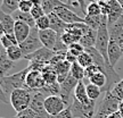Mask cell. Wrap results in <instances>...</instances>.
Returning a JSON list of instances; mask_svg holds the SVG:
<instances>
[{
  "mask_svg": "<svg viewBox=\"0 0 123 118\" xmlns=\"http://www.w3.org/2000/svg\"><path fill=\"white\" fill-rule=\"evenodd\" d=\"M119 112L123 116V100L120 102V105H119Z\"/></svg>",
  "mask_w": 123,
  "mask_h": 118,
  "instance_id": "46",
  "label": "cell"
},
{
  "mask_svg": "<svg viewBox=\"0 0 123 118\" xmlns=\"http://www.w3.org/2000/svg\"><path fill=\"white\" fill-rule=\"evenodd\" d=\"M108 60H110V64L112 67H115V65L117 64V61L122 58L123 56V49L120 47L117 43H115L114 41H110V44H108Z\"/></svg>",
  "mask_w": 123,
  "mask_h": 118,
  "instance_id": "16",
  "label": "cell"
},
{
  "mask_svg": "<svg viewBox=\"0 0 123 118\" xmlns=\"http://www.w3.org/2000/svg\"><path fill=\"white\" fill-rule=\"evenodd\" d=\"M31 31H32V27L29 26L27 24H25V23H23V22H19V21L15 22L14 35H15V38L17 40L18 44L24 42L29 38V35L31 34Z\"/></svg>",
  "mask_w": 123,
  "mask_h": 118,
  "instance_id": "15",
  "label": "cell"
},
{
  "mask_svg": "<svg viewBox=\"0 0 123 118\" xmlns=\"http://www.w3.org/2000/svg\"><path fill=\"white\" fill-rule=\"evenodd\" d=\"M80 81L75 79L72 75H68L67 79L61 84V93H59V96L62 99L64 100V102L66 103L67 107H70L68 103H70V99H71V96H72V92L75 90L76 85L79 83Z\"/></svg>",
  "mask_w": 123,
  "mask_h": 118,
  "instance_id": "10",
  "label": "cell"
},
{
  "mask_svg": "<svg viewBox=\"0 0 123 118\" xmlns=\"http://www.w3.org/2000/svg\"><path fill=\"white\" fill-rule=\"evenodd\" d=\"M70 74L72 75L75 79H78V81H82V79L86 77V75H84V68L82 67V66H80L78 62L72 64Z\"/></svg>",
  "mask_w": 123,
  "mask_h": 118,
  "instance_id": "31",
  "label": "cell"
},
{
  "mask_svg": "<svg viewBox=\"0 0 123 118\" xmlns=\"http://www.w3.org/2000/svg\"><path fill=\"white\" fill-rule=\"evenodd\" d=\"M71 111L74 118H93L96 115V101H92L89 105H83L73 98L70 106Z\"/></svg>",
  "mask_w": 123,
  "mask_h": 118,
  "instance_id": "5",
  "label": "cell"
},
{
  "mask_svg": "<svg viewBox=\"0 0 123 118\" xmlns=\"http://www.w3.org/2000/svg\"><path fill=\"white\" fill-rule=\"evenodd\" d=\"M66 108L67 106L59 96H48L44 100V110L50 117L59 115Z\"/></svg>",
  "mask_w": 123,
  "mask_h": 118,
  "instance_id": "7",
  "label": "cell"
},
{
  "mask_svg": "<svg viewBox=\"0 0 123 118\" xmlns=\"http://www.w3.org/2000/svg\"><path fill=\"white\" fill-rule=\"evenodd\" d=\"M0 23L5 28L6 34H14V27H15V19L12 15L4 13L0 9Z\"/></svg>",
  "mask_w": 123,
  "mask_h": 118,
  "instance_id": "20",
  "label": "cell"
},
{
  "mask_svg": "<svg viewBox=\"0 0 123 118\" xmlns=\"http://www.w3.org/2000/svg\"><path fill=\"white\" fill-rule=\"evenodd\" d=\"M31 100H32V92L27 89H17L9 94L10 105L16 112H21L23 110L30 108Z\"/></svg>",
  "mask_w": 123,
  "mask_h": 118,
  "instance_id": "4",
  "label": "cell"
},
{
  "mask_svg": "<svg viewBox=\"0 0 123 118\" xmlns=\"http://www.w3.org/2000/svg\"><path fill=\"white\" fill-rule=\"evenodd\" d=\"M116 1H117V2H120V4L123 6V0H116Z\"/></svg>",
  "mask_w": 123,
  "mask_h": 118,
  "instance_id": "49",
  "label": "cell"
},
{
  "mask_svg": "<svg viewBox=\"0 0 123 118\" xmlns=\"http://www.w3.org/2000/svg\"><path fill=\"white\" fill-rule=\"evenodd\" d=\"M48 16H49V21H50V28L53 31H55L61 36L65 32L66 27H67V24L65 22H63L55 13H50Z\"/></svg>",
  "mask_w": 123,
  "mask_h": 118,
  "instance_id": "18",
  "label": "cell"
},
{
  "mask_svg": "<svg viewBox=\"0 0 123 118\" xmlns=\"http://www.w3.org/2000/svg\"><path fill=\"white\" fill-rule=\"evenodd\" d=\"M76 62H78L80 66H82L83 68H87V67H89L90 65L93 64V60H92L91 56H90L87 51H84V52H82L79 57H78Z\"/></svg>",
  "mask_w": 123,
  "mask_h": 118,
  "instance_id": "33",
  "label": "cell"
},
{
  "mask_svg": "<svg viewBox=\"0 0 123 118\" xmlns=\"http://www.w3.org/2000/svg\"><path fill=\"white\" fill-rule=\"evenodd\" d=\"M110 41L111 39H110V32H108V24H107V16H104L100 27L97 31V40L95 48L103 56V58L105 59V61L108 65H111L110 60H108V53H107Z\"/></svg>",
  "mask_w": 123,
  "mask_h": 118,
  "instance_id": "3",
  "label": "cell"
},
{
  "mask_svg": "<svg viewBox=\"0 0 123 118\" xmlns=\"http://www.w3.org/2000/svg\"><path fill=\"white\" fill-rule=\"evenodd\" d=\"M96 40H97V31H93L90 28V30L81 38L80 43L83 45L84 49L95 48V45H96Z\"/></svg>",
  "mask_w": 123,
  "mask_h": 118,
  "instance_id": "23",
  "label": "cell"
},
{
  "mask_svg": "<svg viewBox=\"0 0 123 118\" xmlns=\"http://www.w3.org/2000/svg\"><path fill=\"white\" fill-rule=\"evenodd\" d=\"M55 55H56L55 51L42 47V48H40L39 50H37L35 52L31 53L29 56H25L24 59H25V60H29L30 62H32V61H41V62L49 64Z\"/></svg>",
  "mask_w": 123,
  "mask_h": 118,
  "instance_id": "12",
  "label": "cell"
},
{
  "mask_svg": "<svg viewBox=\"0 0 123 118\" xmlns=\"http://www.w3.org/2000/svg\"><path fill=\"white\" fill-rule=\"evenodd\" d=\"M18 45H19V48L22 50L24 57L35 52L40 48H42V43H41V41L39 39V35H38V30L35 27H33L32 31H31V34L29 35V38L24 42L18 44Z\"/></svg>",
  "mask_w": 123,
  "mask_h": 118,
  "instance_id": "6",
  "label": "cell"
},
{
  "mask_svg": "<svg viewBox=\"0 0 123 118\" xmlns=\"http://www.w3.org/2000/svg\"><path fill=\"white\" fill-rule=\"evenodd\" d=\"M121 100L112 93V91H106L105 96L101 100L99 107L96 110V115L93 118H107L110 115L119 111V105Z\"/></svg>",
  "mask_w": 123,
  "mask_h": 118,
  "instance_id": "2",
  "label": "cell"
},
{
  "mask_svg": "<svg viewBox=\"0 0 123 118\" xmlns=\"http://www.w3.org/2000/svg\"><path fill=\"white\" fill-rule=\"evenodd\" d=\"M49 118H51V117H50V116H49Z\"/></svg>",
  "mask_w": 123,
  "mask_h": 118,
  "instance_id": "51",
  "label": "cell"
},
{
  "mask_svg": "<svg viewBox=\"0 0 123 118\" xmlns=\"http://www.w3.org/2000/svg\"><path fill=\"white\" fill-rule=\"evenodd\" d=\"M0 43L2 45V48L5 50H7L8 48L13 47V45H18V42L14 34H4L0 38Z\"/></svg>",
  "mask_w": 123,
  "mask_h": 118,
  "instance_id": "30",
  "label": "cell"
},
{
  "mask_svg": "<svg viewBox=\"0 0 123 118\" xmlns=\"http://www.w3.org/2000/svg\"><path fill=\"white\" fill-rule=\"evenodd\" d=\"M51 118H74V117H73V114H72V111H71V108L67 107V108H66L65 110H63L59 115L55 116V117H51Z\"/></svg>",
  "mask_w": 123,
  "mask_h": 118,
  "instance_id": "43",
  "label": "cell"
},
{
  "mask_svg": "<svg viewBox=\"0 0 123 118\" xmlns=\"http://www.w3.org/2000/svg\"><path fill=\"white\" fill-rule=\"evenodd\" d=\"M25 85L27 90L31 91L43 89L46 86V83H44L42 73L38 70H30L25 77Z\"/></svg>",
  "mask_w": 123,
  "mask_h": 118,
  "instance_id": "9",
  "label": "cell"
},
{
  "mask_svg": "<svg viewBox=\"0 0 123 118\" xmlns=\"http://www.w3.org/2000/svg\"><path fill=\"white\" fill-rule=\"evenodd\" d=\"M54 13L61 18L66 24H74V23H83V17H80L79 15L72 10V7L66 5L63 7H57L54 10Z\"/></svg>",
  "mask_w": 123,
  "mask_h": 118,
  "instance_id": "8",
  "label": "cell"
},
{
  "mask_svg": "<svg viewBox=\"0 0 123 118\" xmlns=\"http://www.w3.org/2000/svg\"><path fill=\"white\" fill-rule=\"evenodd\" d=\"M108 32L110 39L123 49V16L119 18L113 25L108 26Z\"/></svg>",
  "mask_w": 123,
  "mask_h": 118,
  "instance_id": "13",
  "label": "cell"
},
{
  "mask_svg": "<svg viewBox=\"0 0 123 118\" xmlns=\"http://www.w3.org/2000/svg\"><path fill=\"white\" fill-rule=\"evenodd\" d=\"M12 16H13V18L15 19V22H16V21H19V22H23V23H25V24H27V25L31 26L32 28L35 27V19L32 17L31 13H23V11L16 10Z\"/></svg>",
  "mask_w": 123,
  "mask_h": 118,
  "instance_id": "24",
  "label": "cell"
},
{
  "mask_svg": "<svg viewBox=\"0 0 123 118\" xmlns=\"http://www.w3.org/2000/svg\"><path fill=\"white\" fill-rule=\"evenodd\" d=\"M32 8H33L32 0H21V2L18 5V10L23 13H30Z\"/></svg>",
  "mask_w": 123,
  "mask_h": 118,
  "instance_id": "39",
  "label": "cell"
},
{
  "mask_svg": "<svg viewBox=\"0 0 123 118\" xmlns=\"http://www.w3.org/2000/svg\"><path fill=\"white\" fill-rule=\"evenodd\" d=\"M42 73V76H43V79H44V83L46 85H51V84H55L57 83V73L55 68L53 67V65H48L44 67V69L41 72Z\"/></svg>",
  "mask_w": 123,
  "mask_h": 118,
  "instance_id": "21",
  "label": "cell"
},
{
  "mask_svg": "<svg viewBox=\"0 0 123 118\" xmlns=\"http://www.w3.org/2000/svg\"><path fill=\"white\" fill-rule=\"evenodd\" d=\"M107 2L110 5V14L107 15V24L108 26H111L123 16V6L116 0H107Z\"/></svg>",
  "mask_w": 123,
  "mask_h": 118,
  "instance_id": "14",
  "label": "cell"
},
{
  "mask_svg": "<svg viewBox=\"0 0 123 118\" xmlns=\"http://www.w3.org/2000/svg\"><path fill=\"white\" fill-rule=\"evenodd\" d=\"M71 66H72V64H70L67 60L59 61L57 64L53 65V67L55 68L56 73H57V81L59 84L63 83V82L67 79V76L70 75Z\"/></svg>",
  "mask_w": 123,
  "mask_h": 118,
  "instance_id": "17",
  "label": "cell"
},
{
  "mask_svg": "<svg viewBox=\"0 0 123 118\" xmlns=\"http://www.w3.org/2000/svg\"><path fill=\"white\" fill-rule=\"evenodd\" d=\"M15 118H41V117L35 112L34 110H32L31 108H27V109L23 110L21 112H17Z\"/></svg>",
  "mask_w": 123,
  "mask_h": 118,
  "instance_id": "38",
  "label": "cell"
},
{
  "mask_svg": "<svg viewBox=\"0 0 123 118\" xmlns=\"http://www.w3.org/2000/svg\"><path fill=\"white\" fill-rule=\"evenodd\" d=\"M0 118H5V117H0Z\"/></svg>",
  "mask_w": 123,
  "mask_h": 118,
  "instance_id": "50",
  "label": "cell"
},
{
  "mask_svg": "<svg viewBox=\"0 0 123 118\" xmlns=\"http://www.w3.org/2000/svg\"><path fill=\"white\" fill-rule=\"evenodd\" d=\"M99 7H100V10H101V15L104 16H107L110 14V5L107 2V0H98L97 1Z\"/></svg>",
  "mask_w": 123,
  "mask_h": 118,
  "instance_id": "42",
  "label": "cell"
},
{
  "mask_svg": "<svg viewBox=\"0 0 123 118\" xmlns=\"http://www.w3.org/2000/svg\"><path fill=\"white\" fill-rule=\"evenodd\" d=\"M111 91H112V93H113L119 100L122 101L123 100V79L115 84Z\"/></svg>",
  "mask_w": 123,
  "mask_h": 118,
  "instance_id": "37",
  "label": "cell"
},
{
  "mask_svg": "<svg viewBox=\"0 0 123 118\" xmlns=\"http://www.w3.org/2000/svg\"><path fill=\"white\" fill-rule=\"evenodd\" d=\"M67 51L70 53H72L73 56H75V57H79L81 53L84 52V47L80 42H76V43H73V44H71V45H68Z\"/></svg>",
  "mask_w": 123,
  "mask_h": 118,
  "instance_id": "36",
  "label": "cell"
},
{
  "mask_svg": "<svg viewBox=\"0 0 123 118\" xmlns=\"http://www.w3.org/2000/svg\"><path fill=\"white\" fill-rule=\"evenodd\" d=\"M14 67V61H12L7 57L6 52L0 56V79L1 77H6L9 75V72L13 69Z\"/></svg>",
  "mask_w": 123,
  "mask_h": 118,
  "instance_id": "22",
  "label": "cell"
},
{
  "mask_svg": "<svg viewBox=\"0 0 123 118\" xmlns=\"http://www.w3.org/2000/svg\"><path fill=\"white\" fill-rule=\"evenodd\" d=\"M38 35H39V39L42 43V47L55 51V47H56L58 36H59L55 31H53L51 28L44 31H38Z\"/></svg>",
  "mask_w": 123,
  "mask_h": 118,
  "instance_id": "11",
  "label": "cell"
},
{
  "mask_svg": "<svg viewBox=\"0 0 123 118\" xmlns=\"http://www.w3.org/2000/svg\"><path fill=\"white\" fill-rule=\"evenodd\" d=\"M107 118H123V116L120 114L119 111H116V112H114V114L110 115V116H108Z\"/></svg>",
  "mask_w": 123,
  "mask_h": 118,
  "instance_id": "45",
  "label": "cell"
},
{
  "mask_svg": "<svg viewBox=\"0 0 123 118\" xmlns=\"http://www.w3.org/2000/svg\"><path fill=\"white\" fill-rule=\"evenodd\" d=\"M4 34H6V33H5V28H4V26L1 25V23H0V38Z\"/></svg>",
  "mask_w": 123,
  "mask_h": 118,
  "instance_id": "47",
  "label": "cell"
},
{
  "mask_svg": "<svg viewBox=\"0 0 123 118\" xmlns=\"http://www.w3.org/2000/svg\"><path fill=\"white\" fill-rule=\"evenodd\" d=\"M5 52H6V50L2 48V45H1V43H0V56H1V55H4Z\"/></svg>",
  "mask_w": 123,
  "mask_h": 118,
  "instance_id": "48",
  "label": "cell"
},
{
  "mask_svg": "<svg viewBox=\"0 0 123 118\" xmlns=\"http://www.w3.org/2000/svg\"><path fill=\"white\" fill-rule=\"evenodd\" d=\"M86 15H89V16H99L101 15V10L100 7L97 1H90V4L87 6V10H86Z\"/></svg>",
  "mask_w": 123,
  "mask_h": 118,
  "instance_id": "35",
  "label": "cell"
},
{
  "mask_svg": "<svg viewBox=\"0 0 123 118\" xmlns=\"http://www.w3.org/2000/svg\"><path fill=\"white\" fill-rule=\"evenodd\" d=\"M74 98L79 102L83 103V105H89L91 102V100L89 99L88 96V93H87V85H84L82 81H80L78 85H76V88H75Z\"/></svg>",
  "mask_w": 123,
  "mask_h": 118,
  "instance_id": "19",
  "label": "cell"
},
{
  "mask_svg": "<svg viewBox=\"0 0 123 118\" xmlns=\"http://www.w3.org/2000/svg\"><path fill=\"white\" fill-rule=\"evenodd\" d=\"M6 55H7V57L12 61H14V62H16V61H18L19 59L24 58V55H23L19 45H13V47L8 48L6 50Z\"/></svg>",
  "mask_w": 123,
  "mask_h": 118,
  "instance_id": "29",
  "label": "cell"
},
{
  "mask_svg": "<svg viewBox=\"0 0 123 118\" xmlns=\"http://www.w3.org/2000/svg\"><path fill=\"white\" fill-rule=\"evenodd\" d=\"M0 102H4V103H10V101H9L8 96H7V94L5 93L4 89H2V86H1V84H0Z\"/></svg>",
  "mask_w": 123,
  "mask_h": 118,
  "instance_id": "44",
  "label": "cell"
},
{
  "mask_svg": "<svg viewBox=\"0 0 123 118\" xmlns=\"http://www.w3.org/2000/svg\"><path fill=\"white\" fill-rule=\"evenodd\" d=\"M89 82L93 85H96L98 88L101 89V91L106 88V85H107V77H106L105 74H103V73H97L95 74L93 76H91L90 79H89Z\"/></svg>",
  "mask_w": 123,
  "mask_h": 118,
  "instance_id": "28",
  "label": "cell"
},
{
  "mask_svg": "<svg viewBox=\"0 0 123 118\" xmlns=\"http://www.w3.org/2000/svg\"><path fill=\"white\" fill-rule=\"evenodd\" d=\"M66 2H63L62 0H41V7L43 8L46 15H49L50 13H54V10L57 7L66 6Z\"/></svg>",
  "mask_w": 123,
  "mask_h": 118,
  "instance_id": "25",
  "label": "cell"
},
{
  "mask_svg": "<svg viewBox=\"0 0 123 118\" xmlns=\"http://www.w3.org/2000/svg\"><path fill=\"white\" fill-rule=\"evenodd\" d=\"M99 72H100L99 67H98L97 65H95V64H92V65H90L89 67L84 68V75H86V77H87V79H90L91 76H93L95 74L99 73Z\"/></svg>",
  "mask_w": 123,
  "mask_h": 118,
  "instance_id": "41",
  "label": "cell"
},
{
  "mask_svg": "<svg viewBox=\"0 0 123 118\" xmlns=\"http://www.w3.org/2000/svg\"><path fill=\"white\" fill-rule=\"evenodd\" d=\"M30 13H31V15H32V17L34 18L35 21H37L38 18L42 17V16H44V15H46L43 8L41 7V5H34V6H33V8L31 9Z\"/></svg>",
  "mask_w": 123,
  "mask_h": 118,
  "instance_id": "40",
  "label": "cell"
},
{
  "mask_svg": "<svg viewBox=\"0 0 123 118\" xmlns=\"http://www.w3.org/2000/svg\"><path fill=\"white\" fill-rule=\"evenodd\" d=\"M103 17H104V15H99V16H89V15H84L83 23L86 25H88L91 30L98 31V28L100 27L101 23H103Z\"/></svg>",
  "mask_w": 123,
  "mask_h": 118,
  "instance_id": "27",
  "label": "cell"
},
{
  "mask_svg": "<svg viewBox=\"0 0 123 118\" xmlns=\"http://www.w3.org/2000/svg\"><path fill=\"white\" fill-rule=\"evenodd\" d=\"M35 28L38 31H44L50 28V21L48 15H44L35 21Z\"/></svg>",
  "mask_w": 123,
  "mask_h": 118,
  "instance_id": "34",
  "label": "cell"
},
{
  "mask_svg": "<svg viewBox=\"0 0 123 118\" xmlns=\"http://www.w3.org/2000/svg\"><path fill=\"white\" fill-rule=\"evenodd\" d=\"M21 0H1L0 9L6 14L13 15L16 10H18V5Z\"/></svg>",
  "mask_w": 123,
  "mask_h": 118,
  "instance_id": "26",
  "label": "cell"
},
{
  "mask_svg": "<svg viewBox=\"0 0 123 118\" xmlns=\"http://www.w3.org/2000/svg\"><path fill=\"white\" fill-rule=\"evenodd\" d=\"M31 70V68L27 66L24 69L19 70L15 74L8 75L6 77H1L0 79V84L4 89L5 93H12L14 90H17V89H26L25 85V77H26L27 73Z\"/></svg>",
  "mask_w": 123,
  "mask_h": 118,
  "instance_id": "1",
  "label": "cell"
},
{
  "mask_svg": "<svg viewBox=\"0 0 123 118\" xmlns=\"http://www.w3.org/2000/svg\"><path fill=\"white\" fill-rule=\"evenodd\" d=\"M87 93H88L89 99L92 101H96L97 99H99V96H101V89L93 85V84L89 83L87 85Z\"/></svg>",
  "mask_w": 123,
  "mask_h": 118,
  "instance_id": "32",
  "label": "cell"
}]
</instances>
